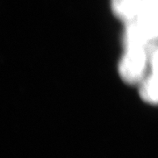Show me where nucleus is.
<instances>
[{"instance_id": "1", "label": "nucleus", "mask_w": 158, "mask_h": 158, "mask_svg": "<svg viewBox=\"0 0 158 158\" xmlns=\"http://www.w3.org/2000/svg\"><path fill=\"white\" fill-rule=\"evenodd\" d=\"M125 50L118 65L120 77L130 85L140 84L150 64V52L140 42L124 41Z\"/></svg>"}, {"instance_id": "2", "label": "nucleus", "mask_w": 158, "mask_h": 158, "mask_svg": "<svg viewBox=\"0 0 158 158\" xmlns=\"http://www.w3.org/2000/svg\"><path fill=\"white\" fill-rule=\"evenodd\" d=\"M114 14L126 24L138 19L143 9L142 0H112Z\"/></svg>"}, {"instance_id": "3", "label": "nucleus", "mask_w": 158, "mask_h": 158, "mask_svg": "<svg viewBox=\"0 0 158 158\" xmlns=\"http://www.w3.org/2000/svg\"><path fill=\"white\" fill-rule=\"evenodd\" d=\"M141 98L150 105H158V73L151 70L140 83Z\"/></svg>"}, {"instance_id": "4", "label": "nucleus", "mask_w": 158, "mask_h": 158, "mask_svg": "<svg viewBox=\"0 0 158 158\" xmlns=\"http://www.w3.org/2000/svg\"><path fill=\"white\" fill-rule=\"evenodd\" d=\"M143 9L142 11L148 12L149 14L158 15V0H142Z\"/></svg>"}]
</instances>
